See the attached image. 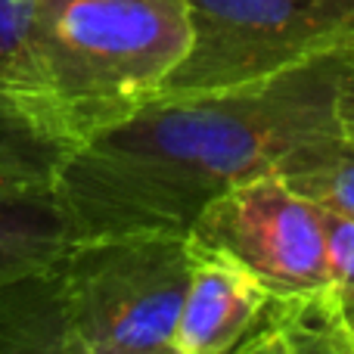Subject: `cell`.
I'll use <instances>...</instances> for the list:
<instances>
[{"label": "cell", "instance_id": "obj_1", "mask_svg": "<svg viewBox=\"0 0 354 354\" xmlns=\"http://www.w3.org/2000/svg\"><path fill=\"white\" fill-rule=\"evenodd\" d=\"M351 50L236 91L153 97L91 131L53 183L72 243L118 233L187 236L202 208L233 183L339 128L336 84Z\"/></svg>", "mask_w": 354, "mask_h": 354}, {"label": "cell", "instance_id": "obj_9", "mask_svg": "<svg viewBox=\"0 0 354 354\" xmlns=\"http://www.w3.org/2000/svg\"><path fill=\"white\" fill-rule=\"evenodd\" d=\"M0 354H75L62 258L0 280Z\"/></svg>", "mask_w": 354, "mask_h": 354}, {"label": "cell", "instance_id": "obj_14", "mask_svg": "<svg viewBox=\"0 0 354 354\" xmlns=\"http://www.w3.org/2000/svg\"><path fill=\"white\" fill-rule=\"evenodd\" d=\"M336 124L342 134L354 137V50L336 84Z\"/></svg>", "mask_w": 354, "mask_h": 354}, {"label": "cell", "instance_id": "obj_3", "mask_svg": "<svg viewBox=\"0 0 354 354\" xmlns=\"http://www.w3.org/2000/svg\"><path fill=\"white\" fill-rule=\"evenodd\" d=\"M193 270L180 233L75 239L62 289L75 354H171V333Z\"/></svg>", "mask_w": 354, "mask_h": 354}, {"label": "cell", "instance_id": "obj_10", "mask_svg": "<svg viewBox=\"0 0 354 354\" xmlns=\"http://www.w3.org/2000/svg\"><path fill=\"white\" fill-rule=\"evenodd\" d=\"M72 245L53 187L0 183V280L53 264Z\"/></svg>", "mask_w": 354, "mask_h": 354}, {"label": "cell", "instance_id": "obj_4", "mask_svg": "<svg viewBox=\"0 0 354 354\" xmlns=\"http://www.w3.org/2000/svg\"><path fill=\"white\" fill-rule=\"evenodd\" d=\"M189 47L159 97L261 84L354 47V0H183Z\"/></svg>", "mask_w": 354, "mask_h": 354}, {"label": "cell", "instance_id": "obj_12", "mask_svg": "<svg viewBox=\"0 0 354 354\" xmlns=\"http://www.w3.org/2000/svg\"><path fill=\"white\" fill-rule=\"evenodd\" d=\"M0 75L44 84L37 62V0H0Z\"/></svg>", "mask_w": 354, "mask_h": 354}, {"label": "cell", "instance_id": "obj_6", "mask_svg": "<svg viewBox=\"0 0 354 354\" xmlns=\"http://www.w3.org/2000/svg\"><path fill=\"white\" fill-rule=\"evenodd\" d=\"M268 286L224 252L193 243V270L171 333V354H224L252 326Z\"/></svg>", "mask_w": 354, "mask_h": 354}, {"label": "cell", "instance_id": "obj_13", "mask_svg": "<svg viewBox=\"0 0 354 354\" xmlns=\"http://www.w3.org/2000/svg\"><path fill=\"white\" fill-rule=\"evenodd\" d=\"M320 230H324L326 277L342 295L354 292V218L320 208Z\"/></svg>", "mask_w": 354, "mask_h": 354}, {"label": "cell", "instance_id": "obj_11", "mask_svg": "<svg viewBox=\"0 0 354 354\" xmlns=\"http://www.w3.org/2000/svg\"><path fill=\"white\" fill-rule=\"evenodd\" d=\"M274 171L308 202L354 218V137L339 128L295 143Z\"/></svg>", "mask_w": 354, "mask_h": 354}, {"label": "cell", "instance_id": "obj_5", "mask_svg": "<svg viewBox=\"0 0 354 354\" xmlns=\"http://www.w3.org/2000/svg\"><path fill=\"white\" fill-rule=\"evenodd\" d=\"M187 236L236 258L277 292L330 283L317 205L295 193L274 168L212 199Z\"/></svg>", "mask_w": 354, "mask_h": 354}, {"label": "cell", "instance_id": "obj_15", "mask_svg": "<svg viewBox=\"0 0 354 354\" xmlns=\"http://www.w3.org/2000/svg\"><path fill=\"white\" fill-rule=\"evenodd\" d=\"M339 295H342V292H339ZM342 305H345V314H348V324H351V330H354V292L342 295Z\"/></svg>", "mask_w": 354, "mask_h": 354}, {"label": "cell", "instance_id": "obj_7", "mask_svg": "<svg viewBox=\"0 0 354 354\" xmlns=\"http://www.w3.org/2000/svg\"><path fill=\"white\" fill-rule=\"evenodd\" d=\"M81 131L53 91L0 75V183L53 187Z\"/></svg>", "mask_w": 354, "mask_h": 354}, {"label": "cell", "instance_id": "obj_2", "mask_svg": "<svg viewBox=\"0 0 354 354\" xmlns=\"http://www.w3.org/2000/svg\"><path fill=\"white\" fill-rule=\"evenodd\" d=\"M187 47L183 0H37L44 87L81 140L159 97Z\"/></svg>", "mask_w": 354, "mask_h": 354}, {"label": "cell", "instance_id": "obj_8", "mask_svg": "<svg viewBox=\"0 0 354 354\" xmlns=\"http://www.w3.org/2000/svg\"><path fill=\"white\" fill-rule=\"evenodd\" d=\"M239 354H354V330L333 283L308 289H268Z\"/></svg>", "mask_w": 354, "mask_h": 354}]
</instances>
